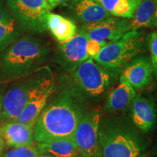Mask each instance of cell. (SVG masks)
Segmentation results:
<instances>
[{"label":"cell","instance_id":"cell-1","mask_svg":"<svg viewBox=\"0 0 157 157\" xmlns=\"http://www.w3.org/2000/svg\"><path fill=\"white\" fill-rule=\"evenodd\" d=\"M86 111L84 103L68 88L47 104L34 124L35 142L73 137Z\"/></svg>","mask_w":157,"mask_h":157},{"label":"cell","instance_id":"cell-2","mask_svg":"<svg viewBox=\"0 0 157 157\" xmlns=\"http://www.w3.org/2000/svg\"><path fill=\"white\" fill-rule=\"evenodd\" d=\"M37 34L29 33L11 43L0 54V82L13 81L36 71L50 59L52 48Z\"/></svg>","mask_w":157,"mask_h":157},{"label":"cell","instance_id":"cell-3","mask_svg":"<svg viewBox=\"0 0 157 157\" xmlns=\"http://www.w3.org/2000/svg\"><path fill=\"white\" fill-rule=\"evenodd\" d=\"M98 137L102 157H136L146 151L148 138L122 113L101 117Z\"/></svg>","mask_w":157,"mask_h":157},{"label":"cell","instance_id":"cell-4","mask_svg":"<svg viewBox=\"0 0 157 157\" xmlns=\"http://www.w3.org/2000/svg\"><path fill=\"white\" fill-rule=\"evenodd\" d=\"M120 71L104 66L89 58L69 74L68 88L84 104L98 103L117 82Z\"/></svg>","mask_w":157,"mask_h":157},{"label":"cell","instance_id":"cell-5","mask_svg":"<svg viewBox=\"0 0 157 157\" xmlns=\"http://www.w3.org/2000/svg\"><path fill=\"white\" fill-rule=\"evenodd\" d=\"M146 39L140 31H129L115 42L109 43L93 59L106 67L121 70L144 51Z\"/></svg>","mask_w":157,"mask_h":157},{"label":"cell","instance_id":"cell-6","mask_svg":"<svg viewBox=\"0 0 157 157\" xmlns=\"http://www.w3.org/2000/svg\"><path fill=\"white\" fill-rule=\"evenodd\" d=\"M7 5L23 32L42 34L48 30L50 6L46 0H6Z\"/></svg>","mask_w":157,"mask_h":157},{"label":"cell","instance_id":"cell-7","mask_svg":"<svg viewBox=\"0 0 157 157\" xmlns=\"http://www.w3.org/2000/svg\"><path fill=\"white\" fill-rule=\"evenodd\" d=\"M56 78L47 66L38 70L36 81L29 92L26 105L17 121L34 125L56 90Z\"/></svg>","mask_w":157,"mask_h":157},{"label":"cell","instance_id":"cell-8","mask_svg":"<svg viewBox=\"0 0 157 157\" xmlns=\"http://www.w3.org/2000/svg\"><path fill=\"white\" fill-rule=\"evenodd\" d=\"M38 70L17 78V82L4 93L0 125L17 120L26 105L29 92L36 81Z\"/></svg>","mask_w":157,"mask_h":157},{"label":"cell","instance_id":"cell-9","mask_svg":"<svg viewBox=\"0 0 157 157\" xmlns=\"http://www.w3.org/2000/svg\"><path fill=\"white\" fill-rule=\"evenodd\" d=\"M101 113L93 110L86 111L78 122L73 139L80 154L85 157H102L98 137V126Z\"/></svg>","mask_w":157,"mask_h":157},{"label":"cell","instance_id":"cell-10","mask_svg":"<svg viewBox=\"0 0 157 157\" xmlns=\"http://www.w3.org/2000/svg\"><path fill=\"white\" fill-rule=\"evenodd\" d=\"M88 41L89 39L86 34L78 31L71 38L64 42H59L53 60L66 73H71L90 58L87 51Z\"/></svg>","mask_w":157,"mask_h":157},{"label":"cell","instance_id":"cell-11","mask_svg":"<svg viewBox=\"0 0 157 157\" xmlns=\"http://www.w3.org/2000/svg\"><path fill=\"white\" fill-rule=\"evenodd\" d=\"M78 31L89 39L109 43L115 42L131 31L129 19L119 17H109L98 22L82 25Z\"/></svg>","mask_w":157,"mask_h":157},{"label":"cell","instance_id":"cell-12","mask_svg":"<svg viewBox=\"0 0 157 157\" xmlns=\"http://www.w3.org/2000/svg\"><path fill=\"white\" fill-rule=\"evenodd\" d=\"M61 5L71 21L82 25L95 23L112 16L95 0H70Z\"/></svg>","mask_w":157,"mask_h":157},{"label":"cell","instance_id":"cell-13","mask_svg":"<svg viewBox=\"0 0 157 157\" xmlns=\"http://www.w3.org/2000/svg\"><path fill=\"white\" fill-rule=\"evenodd\" d=\"M154 69L148 56H137L121 69L119 79L135 90L146 87L152 81Z\"/></svg>","mask_w":157,"mask_h":157},{"label":"cell","instance_id":"cell-14","mask_svg":"<svg viewBox=\"0 0 157 157\" xmlns=\"http://www.w3.org/2000/svg\"><path fill=\"white\" fill-rule=\"evenodd\" d=\"M130 119L143 133L151 132L157 123V109L151 98L136 95L131 105Z\"/></svg>","mask_w":157,"mask_h":157},{"label":"cell","instance_id":"cell-15","mask_svg":"<svg viewBox=\"0 0 157 157\" xmlns=\"http://www.w3.org/2000/svg\"><path fill=\"white\" fill-rule=\"evenodd\" d=\"M136 95V90L126 82L119 79V84L108 93L103 113H120L129 111Z\"/></svg>","mask_w":157,"mask_h":157},{"label":"cell","instance_id":"cell-16","mask_svg":"<svg viewBox=\"0 0 157 157\" xmlns=\"http://www.w3.org/2000/svg\"><path fill=\"white\" fill-rule=\"evenodd\" d=\"M34 127V125L13 121L0 125V130L7 146L19 147L35 144Z\"/></svg>","mask_w":157,"mask_h":157},{"label":"cell","instance_id":"cell-17","mask_svg":"<svg viewBox=\"0 0 157 157\" xmlns=\"http://www.w3.org/2000/svg\"><path fill=\"white\" fill-rule=\"evenodd\" d=\"M36 147L39 153H46L54 157H77L81 155L73 137L37 143Z\"/></svg>","mask_w":157,"mask_h":157},{"label":"cell","instance_id":"cell-18","mask_svg":"<svg viewBox=\"0 0 157 157\" xmlns=\"http://www.w3.org/2000/svg\"><path fill=\"white\" fill-rule=\"evenodd\" d=\"M48 29L58 42H64L77 33L75 23L62 15L50 13L47 17Z\"/></svg>","mask_w":157,"mask_h":157},{"label":"cell","instance_id":"cell-19","mask_svg":"<svg viewBox=\"0 0 157 157\" xmlns=\"http://www.w3.org/2000/svg\"><path fill=\"white\" fill-rule=\"evenodd\" d=\"M112 16L131 19L142 0H95Z\"/></svg>","mask_w":157,"mask_h":157},{"label":"cell","instance_id":"cell-20","mask_svg":"<svg viewBox=\"0 0 157 157\" xmlns=\"http://www.w3.org/2000/svg\"><path fill=\"white\" fill-rule=\"evenodd\" d=\"M156 0H142L137 7L132 17L129 19L131 31L152 26Z\"/></svg>","mask_w":157,"mask_h":157},{"label":"cell","instance_id":"cell-21","mask_svg":"<svg viewBox=\"0 0 157 157\" xmlns=\"http://www.w3.org/2000/svg\"><path fill=\"white\" fill-rule=\"evenodd\" d=\"M24 33L16 20L7 23L0 24V54L11 43L16 40Z\"/></svg>","mask_w":157,"mask_h":157},{"label":"cell","instance_id":"cell-22","mask_svg":"<svg viewBox=\"0 0 157 157\" xmlns=\"http://www.w3.org/2000/svg\"><path fill=\"white\" fill-rule=\"evenodd\" d=\"M39 151L36 145L19 147H10L2 157H37Z\"/></svg>","mask_w":157,"mask_h":157},{"label":"cell","instance_id":"cell-23","mask_svg":"<svg viewBox=\"0 0 157 157\" xmlns=\"http://www.w3.org/2000/svg\"><path fill=\"white\" fill-rule=\"evenodd\" d=\"M148 46L150 51V60L154 73H157V31H154L148 36Z\"/></svg>","mask_w":157,"mask_h":157},{"label":"cell","instance_id":"cell-24","mask_svg":"<svg viewBox=\"0 0 157 157\" xmlns=\"http://www.w3.org/2000/svg\"><path fill=\"white\" fill-rule=\"evenodd\" d=\"M107 44L108 43L106 42H98V41L89 39L87 46L88 56L90 58H94L96 56H98V54L101 52L103 47H105Z\"/></svg>","mask_w":157,"mask_h":157},{"label":"cell","instance_id":"cell-25","mask_svg":"<svg viewBox=\"0 0 157 157\" xmlns=\"http://www.w3.org/2000/svg\"><path fill=\"white\" fill-rule=\"evenodd\" d=\"M14 20L15 17L7 7V2L5 4L0 0V24L10 23Z\"/></svg>","mask_w":157,"mask_h":157},{"label":"cell","instance_id":"cell-26","mask_svg":"<svg viewBox=\"0 0 157 157\" xmlns=\"http://www.w3.org/2000/svg\"><path fill=\"white\" fill-rule=\"evenodd\" d=\"M68 1H70V0H48V3L50 6L51 9H53L59 5H61L67 2Z\"/></svg>","mask_w":157,"mask_h":157},{"label":"cell","instance_id":"cell-27","mask_svg":"<svg viewBox=\"0 0 157 157\" xmlns=\"http://www.w3.org/2000/svg\"><path fill=\"white\" fill-rule=\"evenodd\" d=\"M152 25L157 28V0L155 2V11L154 14V17H153Z\"/></svg>","mask_w":157,"mask_h":157},{"label":"cell","instance_id":"cell-28","mask_svg":"<svg viewBox=\"0 0 157 157\" xmlns=\"http://www.w3.org/2000/svg\"><path fill=\"white\" fill-rule=\"evenodd\" d=\"M1 84H0V116H1V111H2V98H3L4 93H5V90L1 87Z\"/></svg>","mask_w":157,"mask_h":157},{"label":"cell","instance_id":"cell-29","mask_svg":"<svg viewBox=\"0 0 157 157\" xmlns=\"http://www.w3.org/2000/svg\"><path fill=\"white\" fill-rule=\"evenodd\" d=\"M5 141H4L2 135L1 133V130H0V152H2L3 151L4 148H5Z\"/></svg>","mask_w":157,"mask_h":157},{"label":"cell","instance_id":"cell-30","mask_svg":"<svg viewBox=\"0 0 157 157\" xmlns=\"http://www.w3.org/2000/svg\"><path fill=\"white\" fill-rule=\"evenodd\" d=\"M136 157H151V156H150V154H149L148 152L145 151V152L142 153V154H139L138 156H137Z\"/></svg>","mask_w":157,"mask_h":157},{"label":"cell","instance_id":"cell-31","mask_svg":"<svg viewBox=\"0 0 157 157\" xmlns=\"http://www.w3.org/2000/svg\"><path fill=\"white\" fill-rule=\"evenodd\" d=\"M37 157H54V156H51V155L48 154H46V153H39V154L38 155V156Z\"/></svg>","mask_w":157,"mask_h":157},{"label":"cell","instance_id":"cell-32","mask_svg":"<svg viewBox=\"0 0 157 157\" xmlns=\"http://www.w3.org/2000/svg\"><path fill=\"white\" fill-rule=\"evenodd\" d=\"M154 157H157V147L156 148V150H155V151H154Z\"/></svg>","mask_w":157,"mask_h":157},{"label":"cell","instance_id":"cell-33","mask_svg":"<svg viewBox=\"0 0 157 157\" xmlns=\"http://www.w3.org/2000/svg\"><path fill=\"white\" fill-rule=\"evenodd\" d=\"M77 157H85V156H82V155H79V156H77Z\"/></svg>","mask_w":157,"mask_h":157},{"label":"cell","instance_id":"cell-34","mask_svg":"<svg viewBox=\"0 0 157 157\" xmlns=\"http://www.w3.org/2000/svg\"><path fill=\"white\" fill-rule=\"evenodd\" d=\"M1 154H2V152H0V155H1Z\"/></svg>","mask_w":157,"mask_h":157},{"label":"cell","instance_id":"cell-35","mask_svg":"<svg viewBox=\"0 0 157 157\" xmlns=\"http://www.w3.org/2000/svg\"><path fill=\"white\" fill-rule=\"evenodd\" d=\"M46 1H47V2H48V0H46Z\"/></svg>","mask_w":157,"mask_h":157},{"label":"cell","instance_id":"cell-36","mask_svg":"<svg viewBox=\"0 0 157 157\" xmlns=\"http://www.w3.org/2000/svg\"><path fill=\"white\" fill-rule=\"evenodd\" d=\"M156 74H157V73H156Z\"/></svg>","mask_w":157,"mask_h":157}]
</instances>
